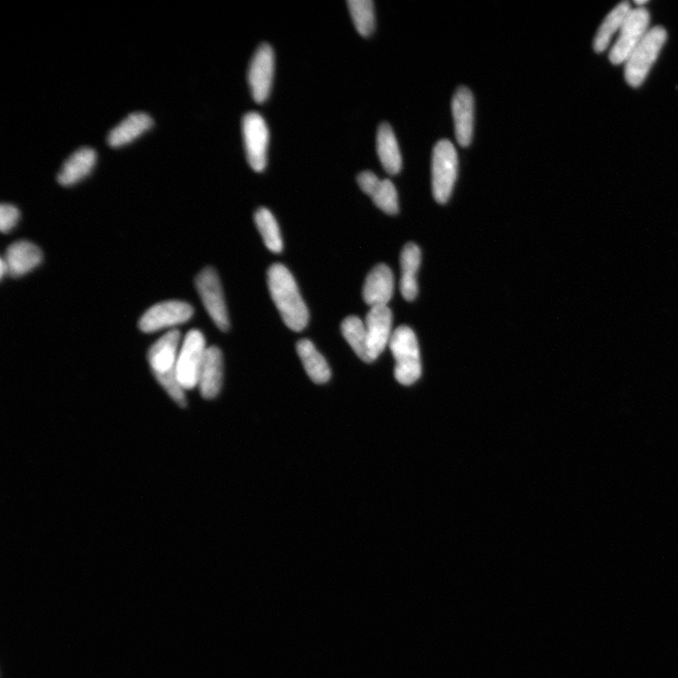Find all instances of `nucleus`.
I'll use <instances>...</instances> for the list:
<instances>
[{
	"instance_id": "f257e3e1",
	"label": "nucleus",
	"mask_w": 678,
	"mask_h": 678,
	"mask_svg": "<svg viewBox=\"0 0 678 678\" xmlns=\"http://www.w3.org/2000/svg\"><path fill=\"white\" fill-rule=\"evenodd\" d=\"M267 275L270 297L283 322L291 330L302 332L310 322V312L292 273L283 264L274 263Z\"/></svg>"
},
{
	"instance_id": "f03ea898",
	"label": "nucleus",
	"mask_w": 678,
	"mask_h": 678,
	"mask_svg": "<svg viewBox=\"0 0 678 678\" xmlns=\"http://www.w3.org/2000/svg\"><path fill=\"white\" fill-rule=\"evenodd\" d=\"M389 348L396 360V380L404 386L415 384L421 376L419 345L415 332L408 326L397 327L393 331Z\"/></svg>"
},
{
	"instance_id": "7ed1b4c3",
	"label": "nucleus",
	"mask_w": 678,
	"mask_h": 678,
	"mask_svg": "<svg viewBox=\"0 0 678 678\" xmlns=\"http://www.w3.org/2000/svg\"><path fill=\"white\" fill-rule=\"evenodd\" d=\"M667 40L662 26H654L644 37L626 61L625 78L629 85L640 87L649 76Z\"/></svg>"
},
{
	"instance_id": "20e7f679",
	"label": "nucleus",
	"mask_w": 678,
	"mask_h": 678,
	"mask_svg": "<svg viewBox=\"0 0 678 678\" xmlns=\"http://www.w3.org/2000/svg\"><path fill=\"white\" fill-rule=\"evenodd\" d=\"M457 174L456 149L449 140H441L434 148L433 163H431V184H433V195L438 203L446 204L449 201Z\"/></svg>"
},
{
	"instance_id": "39448f33",
	"label": "nucleus",
	"mask_w": 678,
	"mask_h": 678,
	"mask_svg": "<svg viewBox=\"0 0 678 678\" xmlns=\"http://www.w3.org/2000/svg\"><path fill=\"white\" fill-rule=\"evenodd\" d=\"M207 349L199 330H191L185 337L175 365L178 382L185 390L198 386Z\"/></svg>"
},
{
	"instance_id": "423d86ee",
	"label": "nucleus",
	"mask_w": 678,
	"mask_h": 678,
	"mask_svg": "<svg viewBox=\"0 0 678 678\" xmlns=\"http://www.w3.org/2000/svg\"><path fill=\"white\" fill-rule=\"evenodd\" d=\"M196 286L209 317L221 331L228 332L230 320L217 271L211 267L205 268L197 275Z\"/></svg>"
},
{
	"instance_id": "0eeeda50",
	"label": "nucleus",
	"mask_w": 678,
	"mask_h": 678,
	"mask_svg": "<svg viewBox=\"0 0 678 678\" xmlns=\"http://www.w3.org/2000/svg\"><path fill=\"white\" fill-rule=\"evenodd\" d=\"M651 15L643 7L631 9L622 28L618 41L615 42L609 52L610 63L619 66L626 63L627 59L650 32Z\"/></svg>"
},
{
	"instance_id": "6e6552de",
	"label": "nucleus",
	"mask_w": 678,
	"mask_h": 678,
	"mask_svg": "<svg viewBox=\"0 0 678 678\" xmlns=\"http://www.w3.org/2000/svg\"><path fill=\"white\" fill-rule=\"evenodd\" d=\"M246 157L253 170L262 172L267 164L269 130L259 112L246 113L242 119Z\"/></svg>"
},
{
	"instance_id": "1a4fd4ad",
	"label": "nucleus",
	"mask_w": 678,
	"mask_h": 678,
	"mask_svg": "<svg viewBox=\"0 0 678 678\" xmlns=\"http://www.w3.org/2000/svg\"><path fill=\"white\" fill-rule=\"evenodd\" d=\"M194 307L185 302L169 301L152 306L139 322L144 333H154L167 327L186 323L192 319Z\"/></svg>"
},
{
	"instance_id": "9d476101",
	"label": "nucleus",
	"mask_w": 678,
	"mask_h": 678,
	"mask_svg": "<svg viewBox=\"0 0 678 678\" xmlns=\"http://www.w3.org/2000/svg\"><path fill=\"white\" fill-rule=\"evenodd\" d=\"M392 323L393 315L387 305L369 310L365 322L368 363L377 360L389 345L393 334Z\"/></svg>"
},
{
	"instance_id": "9b49d317",
	"label": "nucleus",
	"mask_w": 678,
	"mask_h": 678,
	"mask_svg": "<svg viewBox=\"0 0 678 678\" xmlns=\"http://www.w3.org/2000/svg\"><path fill=\"white\" fill-rule=\"evenodd\" d=\"M274 72V53L269 44H262L255 52L249 71V82L254 101L265 102L270 92Z\"/></svg>"
},
{
	"instance_id": "f8f14e48",
	"label": "nucleus",
	"mask_w": 678,
	"mask_h": 678,
	"mask_svg": "<svg viewBox=\"0 0 678 678\" xmlns=\"http://www.w3.org/2000/svg\"><path fill=\"white\" fill-rule=\"evenodd\" d=\"M455 136L461 146H469L473 138L474 99L471 90L461 86L455 91L451 103Z\"/></svg>"
},
{
	"instance_id": "ddd939ff",
	"label": "nucleus",
	"mask_w": 678,
	"mask_h": 678,
	"mask_svg": "<svg viewBox=\"0 0 678 678\" xmlns=\"http://www.w3.org/2000/svg\"><path fill=\"white\" fill-rule=\"evenodd\" d=\"M395 280L391 269L386 264L376 266L366 276L363 298L369 306H386L394 294Z\"/></svg>"
},
{
	"instance_id": "4468645a",
	"label": "nucleus",
	"mask_w": 678,
	"mask_h": 678,
	"mask_svg": "<svg viewBox=\"0 0 678 678\" xmlns=\"http://www.w3.org/2000/svg\"><path fill=\"white\" fill-rule=\"evenodd\" d=\"M224 358L222 351L216 346L208 347L201 369L198 387L206 399L218 396L223 387Z\"/></svg>"
},
{
	"instance_id": "2eb2a0df",
	"label": "nucleus",
	"mask_w": 678,
	"mask_h": 678,
	"mask_svg": "<svg viewBox=\"0 0 678 678\" xmlns=\"http://www.w3.org/2000/svg\"><path fill=\"white\" fill-rule=\"evenodd\" d=\"M181 334L174 330L154 344L147 355L154 376L164 375L175 368Z\"/></svg>"
},
{
	"instance_id": "dca6fc26",
	"label": "nucleus",
	"mask_w": 678,
	"mask_h": 678,
	"mask_svg": "<svg viewBox=\"0 0 678 678\" xmlns=\"http://www.w3.org/2000/svg\"><path fill=\"white\" fill-rule=\"evenodd\" d=\"M4 260L7 264L8 273L13 277H19L39 266L43 254L36 244L20 240L9 246Z\"/></svg>"
},
{
	"instance_id": "f3484780",
	"label": "nucleus",
	"mask_w": 678,
	"mask_h": 678,
	"mask_svg": "<svg viewBox=\"0 0 678 678\" xmlns=\"http://www.w3.org/2000/svg\"><path fill=\"white\" fill-rule=\"evenodd\" d=\"M97 163V152L90 147L77 150L67 160L58 174L61 186L70 187L90 175Z\"/></svg>"
},
{
	"instance_id": "a211bd4d",
	"label": "nucleus",
	"mask_w": 678,
	"mask_h": 678,
	"mask_svg": "<svg viewBox=\"0 0 678 678\" xmlns=\"http://www.w3.org/2000/svg\"><path fill=\"white\" fill-rule=\"evenodd\" d=\"M154 121L145 112H133L122 120L108 135V144L113 148L127 145L151 130Z\"/></svg>"
},
{
	"instance_id": "6ab92c4d",
	"label": "nucleus",
	"mask_w": 678,
	"mask_h": 678,
	"mask_svg": "<svg viewBox=\"0 0 678 678\" xmlns=\"http://www.w3.org/2000/svg\"><path fill=\"white\" fill-rule=\"evenodd\" d=\"M296 351L308 377L315 384L323 385L330 380V366L310 339H301L296 344Z\"/></svg>"
},
{
	"instance_id": "aec40b11",
	"label": "nucleus",
	"mask_w": 678,
	"mask_h": 678,
	"mask_svg": "<svg viewBox=\"0 0 678 678\" xmlns=\"http://www.w3.org/2000/svg\"><path fill=\"white\" fill-rule=\"evenodd\" d=\"M421 262V252L415 243L405 246L400 255V267H402V279H400V292L408 301H414L418 294L417 274Z\"/></svg>"
},
{
	"instance_id": "412c9836",
	"label": "nucleus",
	"mask_w": 678,
	"mask_h": 678,
	"mask_svg": "<svg viewBox=\"0 0 678 678\" xmlns=\"http://www.w3.org/2000/svg\"><path fill=\"white\" fill-rule=\"evenodd\" d=\"M377 152L384 169L389 175H397L402 170V155L395 133L387 122H384L378 130Z\"/></svg>"
},
{
	"instance_id": "4be33fe9",
	"label": "nucleus",
	"mask_w": 678,
	"mask_h": 678,
	"mask_svg": "<svg viewBox=\"0 0 678 678\" xmlns=\"http://www.w3.org/2000/svg\"><path fill=\"white\" fill-rule=\"evenodd\" d=\"M631 11L630 3L624 2L616 6L605 18L600 26L594 42V48L598 53L604 52L616 33H620L629 14Z\"/></svg>"
},
{
	"instance_id": "5701e85b",
	"label": "nucleus",
	"mask_w": 678,
	"mask_h": 678,
	"mask_svg": "<svg viewBox=\"0 0 678 678\" xmlns=\"http://www.w3.org/2000/svg\"><path fill=\"white\" fill-rule=\"evenodd\" d=\"M255 223L267 249L274 254H281L284 249L283 238L271 211L266 207L259 208L255 213Z\"/></svg>"
},
{
	"instance_id": "b1692460",
	"label": "nucleus",
	"mask_w": 678,
	"mask_h": 678,
	"mask_svg": "<svg viewBox=\"0 0 678 678\" xmlns=\"http://www.w3.org/2000/svg\"><path fill=\"white\" fill-rule=\"evenodd\" d=\"M348 6L358 34L364 37L371 36L376 27L375 5L372 0H349Z\"/></svg>"
},
{
	"instance_id": "393cba45",
	"label": "nucleus",
	"mask_w": 678,
	"mask_h": 678,
	"mask_svg": "<svg viewBox=\"0 0 678 678\" xmlns=\"http://www.w3.org/2000/svg\"><path fill=\"white\" fill-rule=\"evenodd\" d=\"M342 333L356 355L368 363L365 323L357 316L347 317L342 323Z\"/></svg>"
},
{
	"instance_id": "a878e982",
	"label": "nucleus",
	"mask_w": 678,
	"mask_h": 678,
	"mask_svg": "<svg viewBox=\"0 0 678 678\" xmlns=\"http://www.w3.org/2000/svg\"><path fill=\"white\" fill-rule=\"evenodd\" d=\"M374 203L385 213L395 215L398 212L397 193L389 179L382 180L371 196Z\"/></svg>"
},
{
	"instance_id": "bb28decb",
	"label": "nucleus",
	"mask_w": 678,
	"mask_h": 678,
	"mask_svg": "<svg viewBox=\"0 0 678 678\" xmlns=\"http://www.w3.org/2000/svg\"><path fill=\"white\" fill-rule=\"evenodd\" d=\"M155 377L180 408H186V395H185V389L178 382L175 368L164 375H155Z\"/></svg>"
},
{
	"instance_id": "cd10ccee",
	"label": "nucleus",
	"mask_w": 678,
	"mask_h": 678,
	"mask_svg": "<svg viewBox=\"0 0 678 678\" xmlns=\"http://www.w3.org/2000/svg\"><path fill=\"white\" fill-rule=\"evenodd\" d=\"M19 210L13 205L3 204L0 207V229L10 232L19 220Z\"/></svg>"
},
{
	"instance_id": "c85d7f7f",
	"label": "nucleus",
	"mask_w": 678,
	"mask_h": 678,
	"mask_svg": "<svg viewBox=\"0 0 678 678\" xmlns=\"http://www.w3.org/2000/svg\"><path fill=\"white\" fill-rule=\"evenodd\" d=\"M381 181L382 180L371 171L362 172L357 177L360 189L368 196L374 195Z\"/></svg>"
},
{
	"instance_id": "c756f323",
	"label": "nucleus",
	"mask_w": 678,
	"mask_h": 678,
	"mask_svg": "<svg viewBox=\"0 0 678 678\" xmlns=\"http://www.w3.org/2000/svg\"><path fill=\"white\" fill-rule=\"evenodd\" d=\"M0 267H2V270H0V275H2V279H4L5 275L8 274V267L4 259L2 260V263H0Z\"/></svg>"
},
{
	"instance_id": "7c9ffc66",
	"label": "nucleus",
	"mask_w": 678,
	"mask_h": 678,
	"mask_svg": "<svg viewBox=\"0 0 678 678\" xmlns=\"http://www.w3.org/2000/svg\"><path fill=\"white\" fill-rule=\"evenodd\" d=\"M647 3H649L647 2V0H643V2L642 0H636L635 5L640 7V6L647 5Z\"/></svg>"
}]
</instances>
